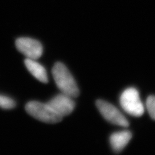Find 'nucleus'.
<instances>
[{"label": "nucleus", "instance_id": "obj_1", "mask_svg": "<svg viewBox=\"0 0 155 155\" xmlns=\"http://www.w3.org/2000/svg\"><path fill=\"white\" fill-rule=\"evenodd\" d=\"M52 75L55 83L61 93L76 98L80 94L78 87L71 72L62 63L58 62L52 68Z\"/></svg>", "mask_w": 155, "mask_h": 155}, {"label": "nucleus", "instance_id": "obj_2", "mask_svg": "<svg viewBox=\"0 0 155 155\" xmlns=\"http://www.w3.org/2000/svg\"><path fill=\"white\" fill-rule=\"evenodd\" d=\"M120 103L122 109L130 115L139 117L144 113V105L138 90L134 87H129L123 92L120 96Z\"/></svg>", "mask_w": 155, "mask_h": 155}, {"label": "nucleus", "instance_id": "obj_3", "mask_svg": "<svg viewBox=\"0 0 155 155\" xmlns=\"http://www.w3.org/2000/svg\"><path fill=\"white\" fill-rule=\"evenodd\" d=\"M25 109L34 118L45 123H58L61 122L63 118L47 103L44 104L37 101H30L26 105Z\"/></svg>", "mask_w": 155, "mask_h": 155}, {"label": "nucleus", "instance_id": "obj_4", "mask_svg": "<svg viewBox=\"0 0 155 155\" xmlns=\"http://www.w3.org/2000/svg\"><path fill=\"white\" fill-rule=\"evenodd\" d=\"M96 105L103 117L110 123L124 127L129 126V122L125 116L113 104L105 100H98L96 101Z\"/></svg>", "mask_w": 155, "mask_h": 155}, {"label": "nucleus", "instance_id": "obj_5", "mask_svg": "<svg viewBox=\"0 0 155 155\" xmlns=\"http://www.w3.org/2000/svg\"><path fill=\"white\" fill-rule=\"evenodd\" d=\"M18 50L25 55L27 58L37 60L43 53V47L41 43L30 38H19L16 41Z\"/></svg>", "mask_w": 155, "mask_h": 155}, {"label": "nucleus", "instance_id": "obj_6", "mask_svg": "<svg viewBox=\"0 0 155 155\" xmlns=\"http://www.w3.org/2000/svg\"><path fill=\"white\" fill-rule=\"evenodd\" d=\"M73 98L61 93L58 94L47 103L55 112L63 118L70 114L75 107Z\"/></svg>", "mask_w": 155, "mask_h": 155}, {"label": "nucleus", "instance_id": "obj_7", "mask_svg": "<svg viewBox=\"0 0 155 155\" xmlns=\"http://www.w3.org/2000/svg\"><path fill=\"white\" fill-rule=\"evenodd\" d=\"M132 138V133L128 130L113 133L110 137V143L113 150L120 153L125 147Z\"/></svg>", "mask_w": 155, "mask_h": 155}, {"label": "nucleus", "instance_id": "obj_8", "mask_svg": "<svg viewBox=\"0 0 155 155\" xmlns=\"http://www.w3.org/2000/svg\"><path fill=\"white\" fill-rule=\"evenodd\" d=\"M25 65L30 73L37 80L43 83H47L48 76L47 71L44 67L39 64L36 60L27 58L25 60Z\"/></svg>", "mask_w": 155, "mask_h": 155}, {"label": "nucleus", "instance_id": "obj_9", "mask_svg": "<svg viewBox=\"0 0 155 155\" xmlns=\"http://www.w3.org/2000/svg\"><path fill=\"white\" fill-rule=\"evenodd\" d=\"M16 103L12 98L6 96L0 95V107L4 109H11L14 108Z\"/></svg>", "mask_w": 155, "mask_h": 155}, {"label": "nucleus", "instance_id": "obj_10", "mask_svg": "<svg viewBox=\"0 0 155 155\" xmlns=\"http://www.w3.org/2000/svg\"><path fill=\"white\" fill-rule=\"evenodd\" d=\"M146 108L149 116L155 120V96H149L146 100Z\"/></svg>", "mask_w": 155, "mask_h": 155}]
</instances>
